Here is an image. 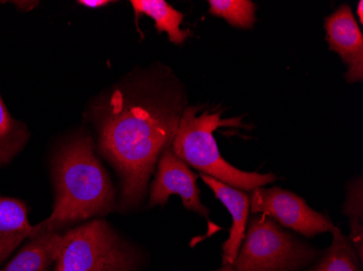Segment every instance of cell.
I'll return each mask as SVG.
<instances>
[{"instance_id":"19","label":"cell","mask_w":363,"mask_h":271,"mask_svg":"<svg viewBox=\"0 0 363 271\" xmlns=\"http://www.w3.org/2000/svg\"><path fill=\"white\" fill-rule=\"evenodd\" d=\"M357 14H358L359 16V21H360V23H363V1L362 0H360L358 4V8H357Z\"/></svg>"},{"instance_id":"8","label":"cell","mask_w":363,"mask_h":271,"mask_svg":"<svg viewBox=\"0 0 363 271\" xmlns=\"http://www.w3.org/2000/svg\"><path fill=\"white\" fill-rule=\"evenodd\" d=\"M326 40L332 52H337L345 63L346 81L350 83L363 81V35L350 6H340L324 22Z\"/></svg>"},{"instance_id":"6","label":"cell","mask_w":363,"mask_h":271,"mask_svg":"<svg viewBox=\"0 0 363 271\" xmlns=\"http://www.w3.org/2000/svg\"><path fill=\"white\" fill-rule=\"evenodd\" d=\"M252 213L270 216L283 227L303 236H317L335 229L331 220L312 209L305 200L291 191L277 188L255 189L250 195Z\"/></svg>"},{"instance_id":"7","label":"cell","mask_w":363,"mask_h":271,"mask_svg":"<svg viewBox=\"0 0 363 271\" xmlns=\"http://www.w3.org/2000/svg\"><path fill=\"white\" fill-rule=\"evenodd\" d=\"M198 177L172 149H166L159 158L158 171L150 187V207L164 205L171 195H177L185 209L208 217L210 211L201 203V190L196 183Z\"/></svg>"},{"instance_id":"11","label":"cell","mask_w":363,"mask_h":271,"mask_svg":"<svg viewBox=\"0 0 363 271\" xmlns=\"http://www.w3.org/2000/svg\"><path fill=\"white\" fill-rule=\"evenodd\" d=\"M62 242V234L46 232L34 236L18 255L0 271H47L56 262Z\"/></svg>"},{"instance_id":"17","label":"cell","mask_w":363,"mask_h":271,"mask_svg":"<svg viewBox=\"0 0 363 271\" xmlns=\"http://www.w3.org/2000/svg\"><path fill=\"white\" fill-rule=\"evenodd\" d=\"M111 3L112 1H109V0H79V1H77L79 5L94 8V9L105 7V6L109 5Z\"/></svg>"},{"instance_id":"18","label":"cell","mask_w":363,"mask_h":271,"mask_svg":"<svg viewBox=\"0 0 363 271\" xmlns=\"http://www.w3.org/2000/svg\"><path fill=\"white\" fill-rule=\"evenodd\" d=\"M22 11H28L38 6V1H12Z\"/></svg>"},{"instance_id":"15","label":"cell","mask_w":363,"mask_h":271,"mask_svg":"<svg viewBox=\"0 0 363 271\" xmlns=\"http://www.w3.org/2000/svg\"><path fill=\"white\" fill-rule=\"evenodd\" d=\"M344 213L348 216L350 225V240L359 260H363V185L362 178L354 179L347 187Z\"/></svg>"},{"instance_id":"20","label":"cell","mask_w":363,"mask_h":271,"mask_svg":"<svg viewBox=\"0 0 363 271\" xmlns=\"http://www.w3.org/2000/svg\"><path fill=\"white\" fill-rule=\"evenodd\" d=\"M217 271H235L233 269V267L230 266V265H224L223 267H222L221 269H219V270Z\"/></svg>"},{"instance_id":"4","label":"cell","mask_w":363,"mask_h":271,"mask_svg":"<svg viewBox=\"0 0 363 271\" xmlns=\"http://www.w3.org/2000/svg\"><path fill=\"white\" fill-rule=\"evenodd\" d=\"M138 250L103 219L62 234L55 271H134Z\"/></svg>"},{"instance_id":"3","label":"cell","mask_w":363,"mask_h":271,"mask_svg":"<svg viewBox=\"0 0 363 271\" xmlns=\"http://www.w3.org/2000/svg\"><path fill=\"white\" fill-rule=\"evenodd\" d=\"M225 124L228 121L221 120L220 112L185 108L171 144L173 152L203 175L242 191H252L277 180L273 174L240 171L222 158L213 132Z\"/></svg>"},{"instance_id":"9","label":"cell","mask_w":363,"mask_h":271,"mask_svg":"<svg viewBox=\"0 0 363 271\" xmlns=\"http://www.w3.org/2000/svg\"><path fill=\"white\" fill-rule=\"evenodd\" d=\"M201 177L213 191L216 197L228 209L233 219L230 236L223 243V264L233 266L246 231L250 207V195L207 175L201 174Z\"/></svg>"},{"instance_id":"13","label":"cell","mask_w":363,"mask_h":271,"mask_svg":"<svg viewBox=\"0 0 363 271\" xmlns=\"http://www.w3.org/2000/svg\"><path fill=\"white\" fill-rule=\"evenodd\" d=\"M28 138V126L10 114L0 95V165L9 163L19 154Z\"/></svg>"},{"instance_id":"12","label":"cell","mask_w":363,"mask_h":271,"mask_svg":"<svg viewBox=\"0 0 363 271\" xmlns=\"http://www.w3.org/2000/svg\"><path fill=\"white\" fill-rule=\"evenodd\" d=\"M136 18L147 16L155 21L159 33H167L172 44L182 45L191 36V30H182L184 14L164 0H132Z\"/></svg>"},{"instance_id":"1","label":"cell","mask_w":363,"mask_h":271,"mask_svg":"<svg viewBox=\"0 0 363 271\" xmlns=\"http://www.w3.org/2000/svg\"><path fill=\"white\" fill-rule=\"evenodd\" d=\"M185 108L184 89L166 67L130 73L91 105L99 151L119 174L121 209L142 203Z\"/></svg>"},{"instance_id":"2","label":"cell","mask_w":363,"mask_h":271,"mask_svg":"<svg viewBox=\"0 0 363 271\" xmlns=\"http://www.w3.org/2000/svg\"><path fill=\"white\" fill-rule=\"evenodd\" d=\"M52 177L56 197L52 215L33 227L30 239L114 209L116 191L87 134H77L62 144L55 156Z\"/></svg>"},{"instance_id":"16","label":"cell","mask_w":363,"mask_h":271,"mask_svg":"<svg viewBox=\"0 0 363 271\" xmlns=\"http://www.w3.org/2000/svg\"><path fill=\"white\" fill-rule=\"evenodd\" d=\"M209 13L234 28L250 30L256 22V5L250 0H210Z\"/></svg>"},{"instance_id":"5","label":"cell","mask_w":363,"mask_h":271,"mask_svg":"<svg viewBox=\"0 0 363 271\" xmlns=\"http://www.w3.org/2000/svg\"><path fill=\"white\" fill-rule=\"evenodd\" d=\"M242 241L232 266L235 271H297L318 255L317 250L263 214L250 218Z\"/></svg>"},{"instance_id":"10","label":"cell","mask_w":363,"mask_h":271,"mask_svg":"<svg viewBox=\"0 0 363 271\" xmlns=\"http://www.w3.org/2000/svg\"><path fill=\"white\" fill-rule=\"evenodd\" d=\"M28 213L24 202L0 197V264L24 239L30 238L33 227Z\"/></svg>"},{"instance_id":"14","label":"cell","mask_w":363,"mask_h":271,"mask_svg":"<svg viewBox=\"0 0 363 271\" xmlns=\"http://www.w3.org/2000/svg\"><path fill=\"white\" fill-rule=\"evenodd\" d=\"M333 241L312 271H361L360 260L348 236L337 227L332 231Z\"/></svg>"}]
</instances>
